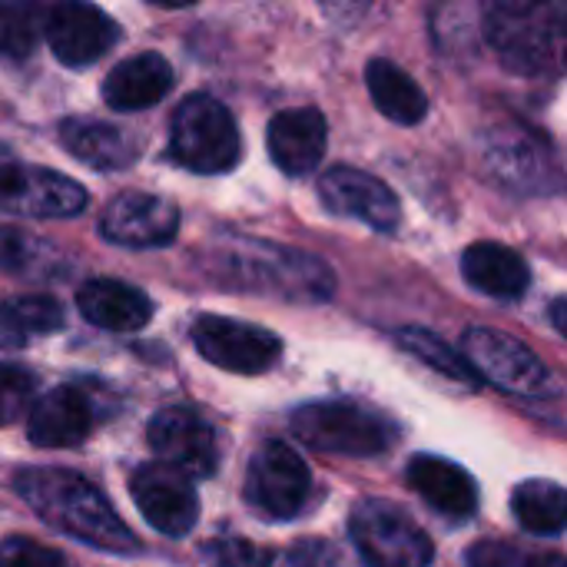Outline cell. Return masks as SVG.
I'll list each match as a JSON object with an SVG mask.
<instances>
[{
    "label": "cell",
    "instance_id": "cell-19",
    "mask_svg": "<svg viewBox=\"0 0 567 567\" xmlns=\"http://www.w3.org/2000/svg\"><path fill=\"white\" fill-rule=\"evenodd\" d=\"M409 482L412 488L442 515L449 518H468L478 508V485L475 478L439 455H415L409 465Z\"/></svg>",
    "mask_w": 567,
    "mask_h": 567
},
{
    "label": "cell",
    "instance_id": "cell-34",
    "mask_svg": "<svg viewBox=\"0 0 567 567\" xmlns=\"http://www.w3.org/2000/svg\"><path fill=\"white\" fill-rule=\"evenodd\" d=\"M319 7L339 30H352L365 20L372 0H319Z\"/></svg>",
    "mask_w": 567,
    "mask_h": 567
},
{
    "label": "cell",
    "instance_id": "cell-15",
    "mask_svg": "<svg viewBox=\"0 0 567 567\" xmlns=\"http://www.w3.org/2000/svg\"><path fill=\"white\" fill-rule=\"evenodd\" d=\"M93 409L73 385L50 389L27 419V435L37 449H73L90 435Z\"/></svg>",
    "mask_w": 567,
    "mask_h": 567
},
{
    "label": "cell",
    "instance_id": "cell-28",
    "mask_svg": "<svg viewBox=\"0 0 567 567\" xmlns=\"http://www.w3.org/2000/svg\"><path fill=\"white\" fill-rule=\"evenodd\" d=\"M37 379L20 365H0V425H13L33 409Z\"/></svg>",
    "mask_w": 567,
    "mask_h": 567
},
{
    "label": "cell",
    "instance_id": "cell-22",
    "mask_svg": "<svg viewBox=\"0 0 567 567\" xmlns=\"http://www.w3.org/2000/svg\"><path fill=\"white\" fill-rule=\"evenodd\" d=\"M83 206H86V189L76 179H70L56 169L27 166V179H23L13 213L66 219V216H80Z\"/></svg>",
    "mask_w": 567,
    "mask_h": 567
},
{
    "label": "cell",
    "instance_id": "cell-8",
    "mask_svg": "<svg viewBox=\"0 0 567 567\" xmlns=\"http://www.w3.org/2000/svg\"><path fill=\"white\" fill-rule=\"evenodd\" d=\"M319 199L332 216L359 219L375 233L392 236L402 226V203L395 189L355 166H332L319 176Z\"/></svg>",
    "mask_w": 567,
    "mask_h": 567
},
{
    "label": "cell",
    "instance_id": "cell-37",
    "mask_svg": "<svg viewBox=\"0 0 567 567\" xmlns=\"http://www.w3.org/2000/svg\"><path fill=\"white\" fill-rule=\"evenodd\" d=\"M150 3H156V7H169V10H179V7H193V3H199V0H150Z\"/></svg>",
    "mask_w": 567,
    "mask_h": 567
},
{
    "label": "cell",
    "instance_id": "cell-14",
    "mask_svg": "<svg viewBox=\"0 0 567 567\" xmlns=\"http://www.w3.org/2000/svg\"><path fill=\"white\" fill-rule=\"evenodd\" d=\"M326 143H329V126L316 106L282 110L269 120V130H266L269 156L286 176L312 173L326 156Z\"/></svg>",
    "mask_w": 567,
    "mask_h": 567
},
{
    "label": "cell",
    "instance_id": "cell-16",
    "mask_svg": "<svg viewBox=\"0 0 567 567\" xmlns=\"http://www.w3.org/2000/svg\"><path fill=\"white\" fill-rule=\"evenodd\" d=\"M462 276L472 289L492 296V299H505L515 302L528 292L532 286V269L525 262L522 252H515L505 243H472L462 252Z\"/></svg>",
    "mask_w": 567,
    "mask_h": 567
},
{
    "label": "cell",
    "instance_id": "cell-31",
    "mask_svg": "<svg viewBox=\"0 0 567 567\" xmlns=\"http://www.w3.org/2000/svg\"><path fill=\"white\" fill-rule=\"evenodd\" d=\"M465 561L468 567H528V558L505 542H478Z\"/></svg>",
    "mask_w": 567,
    "mask_h": 567
},
{
    "label": "cell",
    "instance_id": "cell-10",
    "mask_svg": "<svg viewBox=\"0 0 567 567\" xmlns=\"http://www.w3.org/2000/svg\"><path fill=\"white\" fill-rule=\"evenodd\" d=\"M133 502L140 508V515L166 538H183L193 532L196 518H199V498L193 488V478L176 472L166 462L156 465H143L136 468L133 482H130Z\"/></svg>",
    "mask_w": 567,
    "mask_h": 567
},
{
    "label": "cell",
    "instance_id": "cell-4",
    "mask_svg": "<svg viewBox=\"0 0 567 567\" xmlns=\"http://www.w3.org/2000/svg\"><path fill=\"white\" fill-rule=\"evenodd\" d=\"M289 429L302 445L342 458H372L392 445V425L355 402H309L292 412Z\"/></svg>",
    "mask_w": 567,
    "mask_h": 567
},
{
    "label": "cell",
    "instance_id": "cell-7",
    "mask_svg": "<svg viewBox=\"0 0 567 567\" xmlns=\"http://www.w3.org/2000/svg\"><path fill=\"white\" fill-rule=\"evenodd\" d=\"M193 346L209 365L236 375H262L282 355L276 332L226 316H199L193 322Z\"/></svg>",
    "mask_w": 567,
    "mask_h": 567
},
{
    "label": "cell",
    "instance_id": "cell-33",
    "mask_svg": "<svg viewBox=\"0 0 567 567\" xmlns=\"http://www.w3.org/2000/svg\"><path fill=\"white\" fill-rule=\"evenodd\" d=\"M30 249L33 236L20 229H0V269H20L23 262H30Z\"/></svg>",
    "mask_w": 567,
    "mask_h": 567
},
{
    "label": "cell",
    "instance_id": "cell-36",
    "mask_svg": "<svg viewBox=\"0 0 567 567\" xmlns=\"http://www.w3.org/2000/svg\"><path fill=\"white\" fill-rule=\"evenodd\" d=\"M528 567H567L565 555H542V558H532Z\"/></svg>",
    "mask_w": 567,
    "mask_h": 567
},
{
    "label": "cell",
    "instance_id": "cell-18",
    "mask_svg": "<svg viewBox=\"0 0 567 567\" xmlns=\"http://www.w3.org/2000/svg\"><path fill=\"white\" fill-rule=\"evenodd\" d=\"M76 309L86 322L110 332H136L153 319V302L130 282L120 279H90L76 292Z\"/></svg>",
    "mask_w": 567,
    "mask_h": 567
},
{
    "label": "cell",
    "instance_id": "cell-9",
    "mask_svg": "<svg viewBox=\"0 0 567 567\" xmlns=\"http://www.w3.org/2000/svg\"><path fill=\"white\" fill-rule=\"evenodd\" d=\"M309 468L286 442H266L249 465L246 475V498L269 518L286 522L299 515L309 498Z\"/></svg>",
    "mask_w": 567,
    "mask_h": 567
},
{
    "label": "cell",
    "instance_id": "cell-1",
    "mask_svg": "<svg viewBox=\"0 0 567 567\" xmlns=\"http://www.w3.org/2000/svg\"><path fill=\"white\" fill-rule=\"evenodd\" d=\"M17 492L50 528L63 532L73 542L113 555H126L136 548L133 532L120 522L103 492L76 472L27 468L17 475Z\"/></svg>",
    "mask_w": 567,
    "mask_h": 567
},
{
    "label": "cell",
    "instance_id": "cell-2",
    "mask_svg": "<svg viewBox=\"0 0 567 567\" xmlns=\"http://www.w3.org/2000/svg\"><path fill=\"white\" fill-rule=\"evenodd\" d=\"M216 269L226 286L276 296L286 302H326L336 292V272L329 262L312 252L262 239L229 243L219 252Z\"/></svg>",
    "mask_w": 567,
    "mask_h": 567
},
{
    "label": "cell",
    "instance_id": "cell-5",
    "mask_svg": "<svg viewBox=\"0 0 567 567\" xmlns=\"http://www.w3.org/2000/svg\"><path fill=\"white\" fill-rule=\"evenodd\" d=\"M462 352L478 372L482 382L518 395V399H551L558 395V382L551 369L518 339L498 329H468L462 339Z\"/></svg>",
    "mask_w": 567,
    "mask_h": 567
},
{
    "label": "cell",
    "instance_id": "cell-26",
    "mask_svg": "<svg viewBox=\"0 0 567 567\" xmlns=\"http://www.w3.org/2000/svg\"><path fill=\"white\" fill-rule=\"evenodd\" d=\"M47 0H0V56H30L47 27Z\"/></svg>",
    "mask_w": 567,
    "mask_h": 567
},
{
    "label": "cell",
    "instance_id": "cell-25",
    "mask_svg": "<svg viewBox=\"0 0 567 567\" xmlns=\"http://www.w3.org/2000/svg\"><path fill=\"white\" fill-rule=\"evenodd\" d=\"M399 346H402L409 355H415L422 365L435 369L439 375H445V379H452V382H458V385H468V389H472V385L482 382L478 372L472 369V362L465 359V352L452 349L442 336H435V332H429V329H419V326L399 329Z\"/></svg>",
    "mask_w": 567,
    "mask_h": 567
},
{
    "label": "cell",
    "instance_id": "cell-29",
    "mask_svg": "<svg viewBox=\"0 0 567 567\" xmlns=\"http://www.w3.org/2000/svg\"><path fill=\"white\" fill-rule=\"evenodd\" d=\"M209 567H272V555L246 538H223L213 542L206 551Z\"/></svg>",
    "mask_w": 567,
    "mask_h": 567
},
{
    "label": "cell",
    "instance_id": "cell-17",
    "mask_svg": "<svg viewBox=\"0 0 567 567\" xmlns=\"http://www.w3.org/2000/svg\"><path fill=\"white\" fill-rule=\"evenodd\" d=\"M169 90H173V66L166 56H159L153 50L123 60L103 80V100H106V106H113L120 113L156 106Z\"/></svg>",
    "mask_w": 567,
    "mask_h": 567
},
{
    "label": "cell",
    "instance_id": "cell-23",
    "mask_svg": "<svg viewBox=\"0 0 567 567\" xmlns=\"http://www.w3.org/2000/svg\"><path fill=\"white\" fill-rule=\"evenodd\" d=\"M515 518L532 535H561L567 532V488L558 482H525L512 495Z\"/></svg>",
    "mask_w": 567,
    "mask_h": 567
},
{
    "label": "cell",
    "instance_id": "cell-27",
    "mask_svg": "<svg viewBox=\"0 0 567 567\" xmlns=\"http://www.w3.org/2000/svg\"><path fill=\"white\" fill-rule=\"evenodd\" d=\"M492 163L498 169L502 179L515 183L518 189H538V183H548V156L545 150L528 136V133H515L505 143H498L492 150Z\"/></svg>",
    "mask_w": 567,
    "mask_h": 567
},
{
    "label": "cell",
    "instance_id": "cell-12",
    "mask_svg": "<svg viewBox=\"0 0 567 567\" xmlns=\"http://www.w3.org/2000/svg\"><path fill=\"white\" fill-rule=\"evenodd\" d=\"M150 445L159 462L189 478H209L219 462L216 432L189 409H166L150 422Z\"/></svg>",
    "mask_w": 567,
    "mask_h": 567
},
{
    "label": "cell",
    "instance_id": "cell-6",
    "mask_svg": "<svg viewBox=\"0 0 567 567\" xmlns=\"http://www.w3.org/2000/svg\"><path fill=\"white\" fill-rule=\"evenodd\" d=\"M349 532L369 567H429L435 558L432 538L392 502H359Z\"/></svg>",
    "mask_w": 567,
    "mask_h": 567
},
{
    "label": "cell",
    "instance_id": "cell-3",
    "mask_svg": "<svg viewBox=\"0 0 567 567\" xmlns=\"http://www.w3.org/2000/svg\"><path fill=\"white\" fill-rule=\"evenodd\" d=\"M169 153L179 166L193 173H229L243 156V136L229 106H223L209 93L186 96L173 113Z\"/></svg>",
    "mask_w": 567,
    "mask_h": 567
},
{
    "label": "cell",
    "instance_id": "cell-11",
    "mask_svg": "<svg viewBox=\"0 0 567 567\" xmlns=\"http://www.w3.org/2000/svg\"><path fill=\"white\" fill-rule=\"evenodd\" d=\"M43 37L60 63L90 66L120 40V27L90 0H56L47 13Z\"/></svg>",
    "mask_w": 567,
    "mask_h": 567
},
{
    "label": "cell",
    "instance_id": "cell-32",
    "mask_svg": "<svg viewBox=\"0 0 567 567\" xmlns=\"http://www.w3.org/2000/svg\"><path fill=\"white\" fill-rule=\"evenodd\" d=\"M23 179H27V166L7 146H0V209L3 213H13Z\"/></svg>",
    "mask_w": 567,
    "mask_h": 567
},
{
    "label": "cell",
    "instance_id": "cell-30",
    "mask_svg": "<svg viewBox=\"0 0 567 567\" xmlns=\"http://www.w3.org/2000/svg\"><path fill=\"white\" fill-rule=\"evenodd\" d=\"M0 567H70L66 558L47 545L27 542V538H10L0 545Z\"/></svg>",
    "mask_w": 567,
    "mask_h": 567
},
{
    "label": "cell",
    "instance_id": "cell-21",
    "mask_svg": "<svg viewBox=\"0 0 567 567\" xmlns=\"http://www.w3.org/2000/svg\"><path fill=\"white\" fill-rule=\"evenodd\" d=\"M60 143L93 169H126L136 159L133 136L100 120H66L60 126Z\"/></svg>",
    "mask_w": 567,
    "mask_h": 567
},
{
    "label": "cell",
    "instance_id": "cell-24",
    "mask_svg": "<svg viewBox=\"0 0 567 567\" xmlns=\"http://www.w3.org/2000/svg\"><path fill=\"white\" fill-rule=\"evenodd\" d=\"M63 326V309L50 296H23L0 306V349H20L33 336L56 332Z\"/></svg>",
    "mask_w": 567,
    "mask_h": 567
},
{
    "label": "cell",
    "instance_id": "cell-35",
    "mask_svg": "<svg viewBox=\"0 0 567 567\" xmlns=\"http://www.w3.org/2000/svg\"><path fill=\"white\" fill-rule=\"evenodd\" d=\"M551 326L567 339V296L551 302Z\"/></svg>",
    "mask_w": 567,
    "mask_h": 567
},
{
    "label": "cell",
    "instance_id": "cell-13",
    "mask_svg": "<svg viewBox=\"0 0 567 567\" xmlns=\"http://www.w3.org/2000/svg\"><path fill=\"white\" fill-rule=\"evenodd\" d=\"M103 239L130 249L169 246L179 233V209L153 193H120L100 219Z\"/></svg>",
    "mask_w": 567,
    "mask_h": 567
},
{
    "label": "cell",
    "instance_id": "cell-20",
    "mask_svg": "<svg viewBox=\"0 0 567 567\" xmlns=\"http://www.w3.org/2000/svg\"><path fill=\"white\" fill-rule=\"evenodd\" d=\"M365 86H369L375 110L399 126H419L429 116L425 90L395 60H385V56L369 60L365 63Z\"/></svg>",
    "mask_w": 567,
    "mask_h": 567
}]
</instances>
